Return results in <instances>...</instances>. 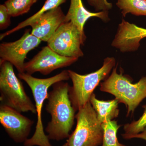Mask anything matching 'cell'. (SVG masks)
<instances>
[{"label": "cell", "mask_w": 146, "mask_h": 146, "mask_svg": "<svg viewBox=\"0 0 146 146\" xmlns=\"http://www.w3.org/2000/svg\"><path fill=\"white\" fill-rule=\"evenodd\" d=\"M18 77L24 80L31 89L35 102L37 122L34 134L24 143V146H52L44 131L42 121V109L48 96L49 88L54 84L70 79L68 70H64L55 76L47 78H39L27 73H18Z\"/></svg>", "instance_id": "7a4b0ae2"}, {"label": "cell", "mask_w": 146, "mask_h": 146, "mask_svg": "<svg viewBox=\"0 0 146 146\" xmlns=\"http://www.w3.org/2000/svg\"><path fill=\"white\" fill-rule=\"evenodd\" d=\"M89 101L96 113L98 119L102 124L112 121L118 117L119 113L118 108L119 102L116 99L111 100H100L98 99L93 93Z\"/></svg>", "instance_id": "4fadbf2b"}, {"label": "cell", "mask_w": 146, "mask_h": 146, "mask_svg": "<svg viewBox=\"0 0 146 146\" xmlns=\"http://www.w3.org/2000/svg\"><path fill=\"white\" fill-rule=\"evenodd\" d=\"M62 146H69V145H68V143L66 142V143H65L64 145H63Z\"/></svg>", "instance_id": "603a6c76"}, {"label": "cell", "mask_w": 146, "mask_h": 146, "mask_svg": "<svg viewBox=\"0 0 146 146\" xmlns=\"http://www.w3.org/2000/svg\"><path fill=\"white\" fill-rule=\"evenodd\" d=\"M78 59L60 55L47 46L43 47L31 60L25 63V72L31 75L36 72L48 75L55 70L70 66Z\"/></svg>", "instance_id": "30bf717a"}, {"label": "cell", "mask_w": 146, "mask_h": 146, "mask_svg": "<svg viewBox=\"0 0 146 146\" xmlns=\"http://www.w3.org/2000/svg\"><path fill=\"white\" fill-rule=\"evenodd\" d=\"M116 59L113 57L104 58L101 68L90 74L81 75L68 70L73 85L70 86L69 94L74 110H79L89 102L91 95L100 82L104 80L116 66Z\"/></svg>", "instance_id": "277c9868"}, {"label": "cell", "mask_w": 146, "mask_h": 146, "mask_svg": "<svg viewBox=\"0 0 146 146\" xmlns=\"http://www.w3.org/2000/svg\"><path fill=\"white\" fill-rule=\"evenodd\" d=\"M70 85L60 81L52 85L48 92L46 110L51 116V120L45 129L49 140L60 141L70 136L74 124L75 110L69 97Z\"/></svg>", "instance_id": "6da1fadb"}, {"label": "cell", "mask_w": 146, "mask_h": 146, "mask_svg": "<svg viewBox=\"0 0 146 146\" xmlns=\"http://www.w3.org/2000/svg\"><path fill=\"white\" fill-rule=\"evenodd\" d=\"M127 35L129 41L133 44L139 46L142 39L146 37V29L132 24L128 29Z\"/></svg>", "instance_id": "d6986e66"}, {"label": "cell", "mask_w": 146, "mask_h": 146, "mask_svg": "<svg viewBox=\"0 0 146 146\" xmlns=\"http://www.w3.org/2000/svg\"><path fill=\"white\" fill-rule=\"evenodd\" d=\"M144 108L143 114L139 119L124 126V133L122 134V136L125 139L129 140L131 136L141 133L146 127V107Z\"/></svg>", "instance_id": "ac0fdd59"}, {"label": "cell", "mask_w": 146, "mask_h": 146, "mask_svg": "<svg viewBox=\"0 0 146 146\" xmlns=\"http://www.w3.org/2000/svg\"><path fill=\"white\" fill-rule=\"evenodd\" d=\"M11 16L4 4L0 5V29H5L9 26Z\"/></svg>", "instance_id": "44dd1931"}, {"label": "cell", "mask_w": 146, "mask_h": 146, "mask_svg": "<svg viewBox=\"0 0 146 146\" xmlns=\"http://www.w3.org/2000/svg\"><path fill=\"white\" fill-rule=\"evenodd\" d=\"M65 15L60 7L41 15L30 25L31 33L42 41L48 42L59 27L65 22Z\"/></svg>", "instance_id": "8fae6325"}, {"label": "cell", "mask_w": 146, "mask_h": 146, "mask_svg": "<svg viewBox=\"0 0 146 146\" xmlns=\"http://www.w3.org/2000/svg\"><path fill=\"white\" fill-rule=\"evenodd\" d=\"M13 66L10 62L0 60V101L19 112L36 114L35 104L27 95Z\"/></svg>", "instance_id": "5b68a950"}, {"label": "cell", "mask_w": 146, "mask_h": 146, "mask_svg": "<svg viewBox=\"0 0 146 146\" xmlns=\"http://www.w3.org/2000/svg\"><path fill=\"white\" fill-rule=\"evenodd\" d=\"M88 4L94 7L96 12L109 11L112 9L113 5L107 0H86Z\"/></svg>", "instance_id": "ffe728a7"}, {"label": "cell", "mask_w": 146, "mask_h": 146, "mask_svg": "<svg viewBox=\"0 0 146 146\" xmlns=\"http://www.w3.org/2000/svg\"><path fill=\"white\" fill-rule=\"evenodd\" d=\"M66 0H46L42 8L32 16L27 18L25 21L18 24L15 28L1 34L0 40H2L5 36H8L15 32L20 30L21 29L30 25L32 23L36 21L41 15L47 11L60 7L62 4L66 2Z\"/></svg>", "instance_id": "5bb4252c"}, {"label": "cell", "mask_w": 146, "mask_h": 146, "mask_svg": "<svg viewBox=\"0 0 146 146\" xmlns=\"http://www.w3.org/2000/svg\"><path fill=\"white\" fill-rule=\"evenodd\" d=\"M116 5L121 10L123 17L128 13L146 16V0H117Z\"/></svg>", "instance_id": "9a60e30c"}, {"label": "cell", "mask_w": 146, "mask_h": 146, "mask_svg": "<svg viewBox=\"0 0 146 146\" xmlns=\"http://www.w3.org/2000/svg\"><path fill=\"white\" fill-rule=\"evenodd\" d=\"M0 123L6 132L17 143L28 139L34 121L14 108L1 104Z\"/></svg>", "instance_id": "9c48e42d"}, {"label": "cell", "mask_w": 146, "mask_h": 146, "mask_svg": "<svg viewBox=\"0 0 146 146\" xmlns=\"http://www.w3.org/2000/svg\"><path fill=\"white\" fill-rule=\"evenodd\" d=\"M75 129L67 141L69 146H99L102 143L103 130L90 101L76 115Z\"/></svg>", "instance_id": "8992f818"}, {"label": "cell", "mask_w": 146, "mask_h": 146, "mask_svg": "<svg viewBox=\"0 0 146 146\" xmlns=\"http://www.w3.org/2000/svg\"><path fill=\"white\" fill-rule=\"evenodd\" d=\"M92 17L100 18L105 23L110 20L109 11L91 12L85 8L82 0H70V8L65 15V22H72L82 34L85 35L84 30V25Z\"/></svg>", "instance_id": "7c38bea8"}, {"label": "cell", "mask_w": 146, "mask_h": 146, "mask_svg": "<svg viewBox=\"0 0 146 146\" xmlns=\"http://www.w3.org/2000/svg\"><path fill=\"white\" fill-rule=\"evenodd\" d=\"M38 0H7L4 5L11 17H17L28 13L32 6Z\"/></svg>", "instance_id": "e0dca14e"}, {"label": "cell", "mask_w": 146, "mask_h": 146, "mask_svg": "<svg viewBox=\"0 0 146 146\" xmlns=\"http://www.w3.org/2000/svg\"><path fill=\"white\" fill-rule=\"evenodd\" d=\"M132 138H140V139H143L146 141V127L145 129L141 133L131 136L129 138V140Z\"/></svg>", "instance_id": "7402d4cb"}, {"label": "cell", "mask_w": 146, "mask_h": 146, "mask_svg": "<svg viewBox=\"0 0 146 146\" xmlns=\"http://www.w3.org/2000/svg\"><path fill=\"white\" fill-rule=\"evenodd\" d=\"M117 65L112 73L100 83V90L113 95L119 103L124 104L127 108V115L133 114L141 102L146 98V76L138 82H131L130 78L117 72Z\"/></svg>", "instance_id": "3957f363"}, {"label": "cell", "mask_w": 146, "mask_h": 146, "mask_svg": "<svg viewBox=\"0 0 146 146\" xmlns=\"http://www.w3.org/2000/svg\"><path fill=\"white\" fill-rule=\"evenodd\" d=\"M30 32V30H27L17 41L3 42L0 44V60L10 62L19 73L25 72V61L28 53L42 42Z\"/></svg>", "instance_id": "ba28073f"}, {"label": "cell", "mask_w": 146, "mask_h": 146, "mask_svg": "<svg viewBox=\"0 0 146 146\" xmlns=\"http://www.w3.org/2000/svg\"><path fill=\"white\" fill-rule=\"evenodd\" d=\"M86 39L72 22H64L47 42V46L58 54L79 58L84 56L81 46Z\"/></svg>", "instance_id": "52a82bcc"}, {"label": "cell", "mask_w": 146, "mask_h": 146, "mask_svg": "<svg viewBox=\"0 0 146 146\" xmlns=\"http://www.w3.org/2000/svg\"><path fill=\"white\" fill-rule=\"evenodd\" d=\"M102 125L104 134L101 146H126L118 141L117 133L120 126L117 121H108Z\"/></svg>", "instance_id": "2e32d148"}]
</instances>
